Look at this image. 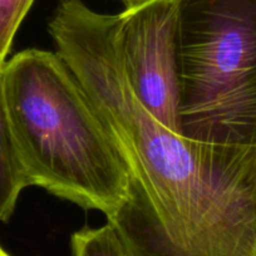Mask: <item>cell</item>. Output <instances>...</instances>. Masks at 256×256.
<instances>
[{"label":"cell","mask_w":256,"mask_h":256,"mask_svg":"<svg viewBox=\"0 0 256 256\" xmlns=\"http://www.w3.org/2000/svg\"><path fill=\"white\" fill-rule=\"evenodd\" d=\"M124 164L130 198L108 224L131 256H254L256 167L228 168L157 120L128 82L116 16L59 0L48 23Z\"/></svg>","instance_id":"1"},{"label":"cell","mask_w":256,"mask_h":256,"mask_svg":"<svg viewBox=\"0 0 256 256\" xmlns=\"http://www.w3.org/2000/svg\"><path fill=\"white\" fill-rule=\"evenodd\" d=\"M2 86L29 186L110 222L130 198V177L66 62L56 52H19L4 63Z\"/></svg>","instance_id":"2"},{"label":"cell","mask_w":256,"mask_h":256,"mask_svg":"<svg viewBox=\"0 0 256 256\" xmlns=\"http://www.w3.org/2000/svg\"><path fill=\"white\" fill-rule=\"evenodd\" d=\"M178 134L228 168L256 166V0H177Z\"/></svg>","instance_id":"3"},{"label":"cell","mask_w":256,"mask_h":256,"mask_svg":"<svg viewBox=\"0 0 256 256\" xmlns=\"http://www.w3.org/2000/svg\"><path fill=\"white\" fill-rule=\"evenodd\" d=\"M126 74L141 104L178 134L177 0H146L116 14Z\"/></svg>","instance_id":"4"},{"label":"cell","mask_w":256,"mask_h":256,"mask_svg":"<svg viewBox=\"0 0 256 256\" xmlns=\"http://www.w3.org/2000/svg\"><path fill=\"white\" fill-rule=\"evenodd\" d=\"M29 184L20 164L4 102L0 70V221L13 215L19 195Z\"/></svg>","instance_id":"5"},{"label":"cell","mask_w":256,"mask_h":256,"mask_svg":"<svg viewBox=\"0 0 256 256\" xmlns=\"http://www.w3.org/2000/svg\"><path fill=\"white\" fill-rule=\"evenodd\" d=\"M73 256H131L110 224L100 228H84L70 238Z\"/></svg>","instance_id":"6"},{"label":"cell","mask_w":256,"mask_h":256,"mask_svg":"<svg viewBox=\"0 0 256 256\" xmlns=\"http://www.w3.org/2000/svg\"><path fill=\"white\" fill-rule=\"evenodd\" d=\"M36 0H0V70L8 59L19 26Z\"/></svg>","instance_id":"7"},{"label":"cell","mask_w":256,"mask_h":256,"mask_svg":"<svg viewBox=\"0 0 256 256\" xmlns=\"http://www.w3.org/2000/svg\"><path fill=\"white\" fill-rule=\"evenodd\" d=\"M126 6H134V4H138L142 3V2H146V0H120Z\"/></svg>","instance_id":"8"},{"label":"cell","mask_w":256,"mask_h":256,"mask_svg":"<svg viewBox=\"0 0 256 256\" xmlns=\"http://www.w3.org/2000/svg\"><path fill=\"white\" fill-rule=\"evenodd\" d=\"M0 256H10V255H9V254L6 252V251L4 250V248H2V246H0Z\"/></svg>","instance_id":"9"},{"label":"cell","mask_w":256,"mask_h":256,"mask_svg":"<svg viewBox=\"0 0 256 256\" xmlns=\"http://www.w3.org/2000/svg\"><path fill=\"white\" fill-rule=\"evenodd\" d=\"M254 256H256V245H255V252H254Z\"/></svg>","instance_id":"10"}]
</instances>
